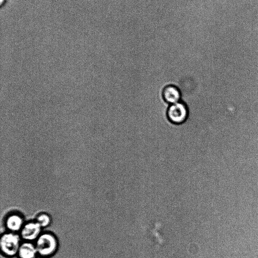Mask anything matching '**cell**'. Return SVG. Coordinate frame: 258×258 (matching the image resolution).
Masks as SVG:
<instances>
[{
    "label": "cell",
    "mask_w": 258,
    "mask_h": 258,
    "mask_svg": "<svg viewBox=\"0 0 258 258\" xmlns=\"http://www.w3.org/2000/svg\"><path fill=\"white\" fill-rule=\"evenodd\" d=\"M188 115V110L186 104L180 101L170 105L167 116L169 120L176 124H179L185 121Z\"/></svg>",
    "instance_id": "obj_1"
},
{
    "label": "cell",
    "mask_w": 258,
    "mask_h": 258,
    "mask_svg": "<svg viewBox=\"0 0 258 258\" xmlns=\"http://www.w3.org/2000/svg\"><path fill=\"white\" fill-rule=\"evenodd\" d=\"M57 242L55 238L50 234L41 235L38 239L36 243L37 252L42 256H48L52 254L56 250Z\"/></svg>",
    "instance_id": "obj_2"
},
{
    "label": "cell",
    "mask_w": 258,
    "mask_h": 258,
    "mask_svg": "<svg viewBox=\"0 0 258 258\" xmlns=\"http://www.w3.org/2000/svg\"><path fill=\"white\" fill-rule=\"evenodd\" d=\"M1 246L2 251L6 255H15L18 252L20 246L19 236L11 233L5 234L1 237Z\"/></svg>",
    "instance_id": "obj_3"
},
{
    "label": "cell",
    "mask_w": 258,
    "mask_h": 258,
    "mask_svg": "<svg viewBox=\"0 0 258 258\" xmlns=\"http://www.w3.org/2000/svg\"><path fill=\"white\" fill-rule=\"evenodd\" d=\"M162 95L165 102L170 105L180 101V91L177 87L173 85L165 87L163 90Z\"/></svg>",
    "instance_id": "obj_4"
},
{
    "label": "cell",
    "mask_w": 258,
    "mask_h": 258,
    "mask_svg": "<svg viewBox=\"0 0 258 258\" xmlns=\"http://www.w3.org/2000/svg\"><path fill=\"white\" fill-rule=\"evenodd\" d=\"M41 226L37 223H29L23 228L21 235L23 238L27 240H33L39 234Z\"/></svg>",
    "instance_id": "obj_5"
},
{
    "label": "cell",
    "mask_w": 258,
    "mask_h": 258,
    "mask_svg": "<svg viewBox=\"0 0 258 258\" xmlns=\"http://www.w3.org/2000/svg\"><path fill=\"white\" fill-rule=\"evenodd\" d=\"M37 249L32 244L25 243L19 249L18 254L20 258H35Z\"/></svg>",
    "instance_id": "obj_6"
},
{
    "label": "cell",
    "mask_w": 258,
    "mask_h": 258,
    "mask_svg": "<svg viewBox=\"0 0 258 258\" xmlns=\"http://www.w3.org/2000/svg\"><path fill=\"white\" fill-rule=\"evenodd\" d=\"M6 224L7 227L11 230L17 231L21 227L23 220L19 216L13 215L8 217Z\"/></svg>",
    "instance_id": "obj_7"
},
{
    "label": "cell",
    "mask_w": 258,
    "mask_h": 258,
    "mask_svg": "<svg viewBox=\"0 0 258 258\" xmlns=\"http://www.w3.org/2000/svg\"><path fill=\"white\" fill-rule=\"evenodd\" d=\"M37 221L41 227H45L50 223V218L48 215L43 214L37 217Z\"/></svg>",
    "instance_id": "obj_8"
},
{
    "label": "cell",
    "mask_w": 258,
    "mask_h": 258,
    "mask_svg": "<svg viewBox=\"0 0 258 258\" xmlns=\"http://www.w3.org/2000/svg\"><path fill=\"white\" fill-rule=\"evenodd\" d=\"M7 0H0V7L2 8L4 7L7 3Z\"/></svg>",
    "instance_id": "obj_9"
}]
</instances>
